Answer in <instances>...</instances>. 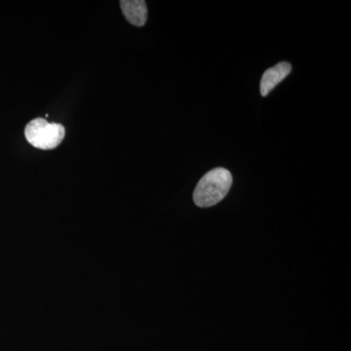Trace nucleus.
<instances>
[{
  "instance_id": "f03ea898",
  "label": "nucleus",
  "mask_w": 351,
  "mask_h": 351,
  "mask_svg": "<svg viewBox=\"0 0 351 351\" xmlns=\"http://www.w3.org/2000/svg\"><path fill=\"white\" fill-rule=\"evenodd\" d=\"M66 130L62 124L50 123L47 120H32L25 128L27 142L40 149H53L63 142Z\"/></svg>"
},
{
  "instance_id": "20e7f679",
  "label": "nucleus",
  "mask_w": 351,
  "mask_h": 351,
  "mask_svg": "<svg viewBox=\"0 0 351 351\" xmlns=\"http://www.w3.org/2000/svg\"><path fill=\"white\" fill-rule=\"evenodd\" d=\"M120 7L130 24L143 27L147 23V8L144 0H122Z\"/></svg>"
},
{
  "instance_id": "f257e3e1",
  "label": "nucleus",
  "mask_w": 351,
  "mask_h": 351,
  "mask_svg": "<svg viewBox=\"0 0 351 351\" xmlns=\"http://www.w3.org/2000/svg\"><path fill=\"white\" fill-rule=\"evenodd\" d=\"M232 184V176L225 168H215L203 176L193 193L198 207L214 206L228 195Z\"/></svg>"
},
{
  "instance_id": "7ed1b4c3",
  "label": "nucleus",
  "mask_w": 351,
  "mask_h": 351,
  "mask_svg": "<svg viewBox=\"0 0 351 351\" xmlns=\"http://www.w3.org/2000/svg\"><path fill=\"white\" fill-rule=\"evenodd\" d=\"M291 71H292V66L287 62H281L276 66L267 69L261 80L260 89L262 96L265 97L269 95L274 87L290 75Z\"/></svg>"
}]
</instances>
